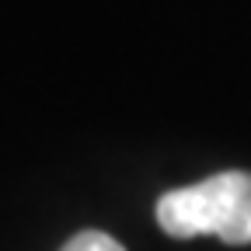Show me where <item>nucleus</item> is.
Here are the masks:
<instances>
[{
	"instance_id": "2",
	"label": "nucleus",
	"mask_w": 251,
	"mask_h": 251,
	"mask_svg": "<svg viewBox=\"0 0 251 251\" xmlns=\"http://www.w3.org/2000/svg\"><path fill=\"white\" fill-rule=\"evenodd\" d=\"M59 251H126V248L115 237L101 234V230H80V234H74L67 244H63Z\"/></svg>"
},
{
	"instance_id": "1",
	"label": "nucleus",
	"mask_w": 251,
	"mask_h": 251,
	"mask_svg": "<svg viewBox=\"0 0 251 251\" xmlns=\"http://www.w3.org/2000/svg\"><path fill=\"white\" fill-rule=\"evenodd\" d=\"M157 224L171 237L213 234L227 244H251V175L220 171L199 185L157 199Z\"/></svg>"
}]
</instances>
